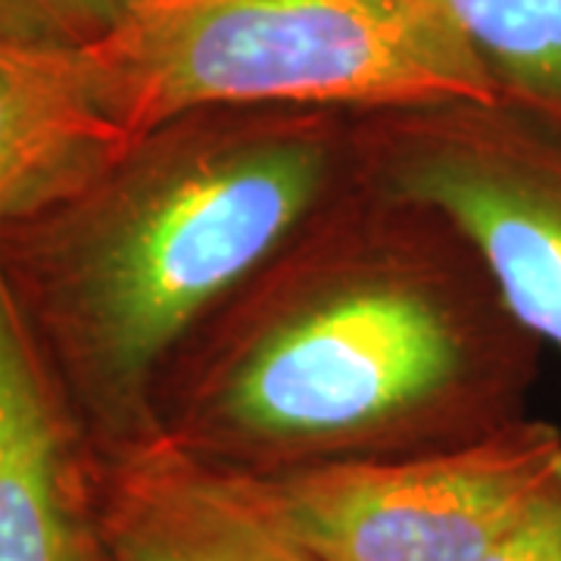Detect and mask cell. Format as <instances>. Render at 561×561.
Segmentation results:
<instances>
[{
  "label": "cell",
  "instance_id": "6da1fadb",
  "mask_svg": "<svg viewBox=\"0 0 561 561\" xmlns=\"http://www.w3.org/2000/svg\"><path fill=\"white\" fill-rule=\"evenodd\" d=\"M540 353L456 221L362 179L175 353L160 437L221 478L456 449L527 419Z\"/></svg>",
  "mask_w": 561,
  "mask_h": 561
},
{
  "label": "cell",
  "instance_id": "7a4b0ae2",
  "mask_svg": "<svg viewBox=\"0 0 561 561\" xmlns=\"http://www.w3.org/2000/svg\"><path fill=\"white\" fill-rule=\"evenodd\" d=\"M359 181L356 116L203 110L0 228L13 306L98 459L162 440L157 390L175 353Z\"/></svg>",
  "mask_w": 561,
  "mask_h": 561
},
{
  "label": "cell",
  "instance_id": "3957f363",
  "mask_svg": "<svg viewBox=\"0 0 561 561\" xmlns=\"http://www.w3.org/2000/svg\"><path fill=\"white\" fill-rule=\"evenodd\" d=\"M88 57L131 138L203 110L500 103L446 0H135Z\"/></svg>",
  "mask_w": 561,
  "mask_h": 561
},
{
  "label": "cell",
  "instance_id": "277c9868",
  "mask_svg": "<svg viewBox=\"0 0 561 561\" xmlns=\"http://www.w3.org/2000/svg\"><path fill=\"white\" fill-rule=\"evenodd\" d=\"M225 481L316 561H481L561 500V431L527 415L456 449Z\"/></svg>",
  "mask_w": 561,
  "mask_h": 561
},
{
  "label": "cell",
  "instance_id": "5b68a950",
  "mask_svg": "<svg viewBox=\"0 0 561 561\" xmlns=\"http://www.w3.org/2000/svg\"><path fill=\"white\" fill-rule=\"evenodd\" d=\"M362 179L440 209L515 319L561 353V128L505 103L356 116Z\"/></svg>",
  "mask_w": 561,
  "mask_h": 561
},
{
  "label": "cell",
  "instance_id": "8992f818",
  "mask_svg": "<svg viewBox=\"0 0 561 561\" xmlns=\"http://www.w3.org/2000/svg\"><path fill=\"white\" fill-rule=\"evenodd\" d=\"M0 561H110L98 453L0 272Z\"/></svg>",
  "mask_w": 561,
  "mask_h": 561
},
{
  "label": "cell",
  "instance_id": "52a82bcc",
  "mask_svg": "<svg viewBox=\"0 0 561 561\" xmlns=\"http://www.w3.org/2000/svg\"><path fill=\"white\" fill-rule=\"evenodd\" d=\"M98 505L110 561H316L165 440L98 459Z\"/></svg>",
  "mask_w": 561,
  "mask_h": 561
},
{
  "label": "cell",
  "instance_id": "ba28073f",
  "mask_svg": "<svg viewBox=\"0 0 561 561\" xmlns=\"http://www.w3.org/2000/svg\"><path fill=\"white\" fill-rule=\"evenodd\" d=\"M128 140L88 54H41L0 38V228L72 194Z\"/></svg>",
  "mask_w": 561,
  "mask_h": 561
},
{
  "label": "cell",
  "instance_id": "9c48e42d",
  "mask_svg": "<svg viewBox=\"0 0 561 561\" xmlns=\"http://www.w3.org/2000/svg\"><path fill=\"white\" fill-rule=\"evenodd\" d=\"M493 91L561 128V0H446Z\"/></svg>",
  "mask_w": 561,
  "mask_h": 561
},
{
  "label": "cell",
  "instance_id": "30bf717a",
  "mask_svg": "<svg viewBox=\"0 0 561 561\" xmlns=\"http://www.w3.org/2000/svg\"><path fill=\"white\" fill-rule=\"evenodd\" d=\"M131 7L135 0H0V38L79 57L113 38Z\"/></svg>",
  "mask_w": 561,
  "mask_h": 561
},
{
  "label": "cell",
  "instance_id": "8fae6325",
  "mask_svg": "<svg viewBox=\"0 0 561 561\" xmlns=\"http://www.w3.org/2000/svg\"><path fill=\"white\" fill-rule=\"evenodd\" d=\"M481 561H561V500L518 524Z\"/></svg>",
  "mask_w": 561,
  "mask_h": 561
}]
</instances>
